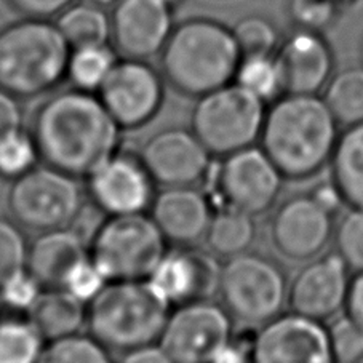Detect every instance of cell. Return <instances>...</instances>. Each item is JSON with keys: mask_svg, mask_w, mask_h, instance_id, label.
I'll return each instance as SVG.
<instances>
[{"mask_svg": "<svg viewBox=\"0 0 363 363\" xmlns=\"http://www.w3.org/2000/svg\"><path fill=\"white\" fill-rule=\"evenodd\" d=\"M121 130L98 95L74 89L40 104L30 133L45 165L86 178L117 154Z\"/></svg>", "mask_w": 363, "mask_h": 363, "instance_id": "cell-1", "label": "cell"}, {"mask_svg": "<svg viewBox=\"0 0 363 363\" xmlns=\"http://www.w3.org/2000/svg\"><path fill=\"white\" fill-rule=\"evenodd\" d=\"M337 127L322 96L284 95L267 106L259 147L285 179L304 181L330 164Z\"/></svg>", "mask_w": 363, "mask_h": 363, "instance_id": "cell-2", "label": "cell"}, {"mask_svg": "<svg viewBox=\"0 0 363 363\" xmlns=\"http://www.w3.org/2000/svg\"><path fill=\"white\" fill-rule=\"evenodd\" d=\"M160 60L168 85L200 98L234 82L242 53L233 28L215 18L194 16L173 28Z\"/></svg>", "mask_w": 363, "mask_h": 363, "instance_id": "cell-3", "label": "cell"}, {"mask_svg": "<svg viewBox=\"0 0 363 363\" xmlns=\"http://www.w3.org/2000/svg\"><path fill=\"white\" fill-rule=\"evenodd\" d=\"M71 47L56 23L23 18L0 29V86L16 98L45 95L66 79Z\"/></svg>", "mask_w": 363, "mask_h": 363, "instance_id": "cell-4", "label": "cell"}, {"mask_svg": "<svg viewBox=\"0 0 363 363\" xmlns=\"http://www.w3.org/2000/svg\"><path fill=\"white\" fill-rule=\"evenodd\" d=\"M172 306L147 280L109 281L86 306V327L108 349L159 342Z\"/></svg>", "mask_w": 363, "mask_h": 363, "instance_id": "cell-5", "label": "cell"}, {"mask_svg": "<svg viewBox=\"0 0 363 363\" xmlns=\"http://www.w3.org/2000/svg\"><path fill=\"white\" fill-rule=\"evenodd\" d=\"M168 240L147 213L109 216L89 243L91 261L109 281L147 280Z\"/></svg>", "mask_w": 363, "mask_h": 363, "instance_id": "cell-6", "label": "cell"}, {"mask_svg": "<svg viewBox=\"0 0 363 363\" xmlns=\"http://www.w3.org/2000/svg\"><path fill=\"white\" fill-rule=\"evenodd\" d=\"M267 104L235 82L197 99L191 130L211 155L234 154L259 141Z\"/></svg>", "mask_w": 363, "mask_h": 363, "instance_id": "cell-7", "label": "cell"}, {"mask_svg": "<svg viewBox=\"0 0 363 363\" xmlns=\"http://www.w3.org/2000/svg\"><path fill=\"white\" fill-rule=\"evenodd\" d=\"M218 295L234 320L261 327L286 304V275L269 256L245 252L221 266Z\"/></svg>", "mask_w": 363, "mask_h": 363, "instance_id": "cell-8", "label": "cell"}, {"mask_svg": "<svg viewBox=\"0 0 363 363\" xmlns=\"http://www.w3.org/2000/svg\"><path fill=\"white\" fill-rule=\"evenodd\" d=\"M7 205L18 226L47 233L71 226L84 199L77 178L50 165H37L11 181Z\"/></svg>", "mask_w": 363, "mask_h": 363, "instance_id": "cell-9", "label": "cell"}, {"mask_svg": "<svg viewBox=\"0 0 363 363\" xmlns=\"http://www.w3.org/2000/svg\"><path fill=\"white\" fill-rule=\"evenodd\" d=\"M234 318L210 299H199L170 311L159 344L174 363H211L234 337Z\"/></svg>", "mask_w": 363, "mask_h": 363, "instance_id": "cell-10", "label": "cell"}, {"mask_svg": "<svg viewBox=\"0 0 363 363\" xmlns=\"http://www.w3.org/2000/svg\"><path fill=\"white\" fill-rule=\"evenodd\" d=\"M284 179V174L259 146H250L224 155L216 173V189L223 206L256 218L277 202Z\"/></svg>", "mask_w": 363, "mask_h": 363, "instance_id": "cell-11", "label": "cell"}, {"mask_svg": "<svg viewBox=\"0 0 363 363\" xmlns=\"http://www.w3.org/2000/svg\"><path fill=\"white\" fill-rule=\"evenodd\" d=\"M98 98L122 130H136L157 116L165 98L160 74L146 60L122 58L106 79Z\"/></svg>", "mask_w": 363, "mask_h": 363, "instance_id": "cell-12", "label": "cell"}, {"mask_svg": "<svg viewBox=\"0 0 363 363\" xmlns=\"http://www.w3.org/2000/svg\"><path fill=\"white\" fill-rule=\"evenodd\" d=\"M250 363H337L323 322L280 314L261 325L252 340Z\"/></svg>", "mask_w": 363, "mask_h": 363, "instance_id": "cell-13", "label": "cell"}, {"mask_svg": "<svg viewBox=\"0 0 363 363\" xmlns=\"http://www.w3.org/2000/svg\"><path fill=\"white\" fill-rule=\"evenodd\" d=\"M333 218L311 194L286 199L274 211L269 224L272 247L290 261L314 259L333 239Z\"/></svg>", "mask_w": 363, "mask_h": 363, "instance_id": "cell-14", "label": "cell"}, {"mask_svg": "<svg viewBox=\"0 0 363 363\" xmlns=\"http://www.w3.org/2000/svg\"><path fill=\"white\" fill-rule=\"evenodd\" d=\"M140 159L155 184L179 187L208 177L211 154L192 130L167 128L149 138Z\"/></svg>", "mask_w": 363, "mask_h": 363, "instance_id": "cell-15", "label": "cell"}, {"mask_svg": "<svg viewBox=\"0 0 363 363\" xmlns=\"http://www.w3.org/2000/svg\"><path fill=\"white\" fill-rule=\"evenodd\" d=\"M154 187L140 157L118 152L86 177L90 200L108 216L146 213L155 197Z\"/></svg>", "mask_w": 363, "mask_h": 363, "instance_id": "cell-16", "label": "cell"}, {"mask_svg": "<svg viewBox=\"0 0 363 363\" xmlns=\"http://www.w3.org/2000/svg\"><path fill=\"white\" fill-rule=\"evenodd\" d=\"M173 28V10L164 0H118L112 7L111 42L122 58L159 55Z\"/></svg>", "mask_w": 363, "mask_h": 363, "instance_id": "cell-17", "label": "cell"}, {"mask_svg": "<svg viewBox=\"0 0 363 363\" xmlns=\"http://www.w3.org/2000/svg\"><path fill=\"white\" fill-rule=\"evenodd\" d=\"M349 272V266L336 252L308 261L288 285L290 311L318 322L336 317L344 311Z\"/></svg>", "mask_w": 363, "mask_h": 363, "instance_id": "cell-18", "label": "cell"}, {"mask_svg": "<svg viewBox=\"0 0 363 363\" xmlns=\"http://www.w3.org/2000/svg\"><path fill=\"white\" fill-rule=\"evenodd\" d=\"M285 95H320L335 74V52L323 33L295 28L275 52Z\"/></svg>", "mask_w": 363, "mask_h": 363, "instance_id": "cell-19", "label": "cell"}, {"mask_svg": "<svg viewBox=\"0 0 363 363\" xmlns=\"http://www.w3.org/2000/svg\"><path fill=\"white\" fill-rule=\"evenodd\" d=\"M221 266L211 252L181 247L167 252L147 281L170 306L218 295Z\"/></svg>", "mask_w": 363, "mask_h": 363, "instance_id": "cell-20", "label": "cell"}, {"mask_svg": "<svg viewBox=\"0 0 363 363\" xmlns=\"http://www.w3.org/2000/svg\"><path fill=\"white\" fill-rule=\"evenodd\" d=\"M149 211L165 239L179 247L205 239L213 218L210 200L194 186L164 187Z\"/></svg>", "mask_w": 363, "mask_h": 363, "instance_id": "cell-21", "label": "cell"}, {"mask_svg": "<svg viewBox=\"0 0 363 363\" xmlns=\"http://www.w3.org/2000/svg\"><path fill=\"white\" fill-rule=\"evenodd\" d=\"M89 256V243L76 229H53L40 233L30 243L26 269L43 288H56L74 266Z\"/></svg>", "mask_w": 363, "mask_h": 363, "instance_id": "cell-22", "label": "cell"}, {"mask_svg": "<svg viewBox=\"0 0 363 363\" xmlns=\"http://www.w3.org/2000/svg\"><path fill=\"white\" fill-rule=\"evenodd\" d=\"M30 323L45 341L77 335L86 325V304L65 288H43L28 312Z\"/></svg>", "mask_w": 363, "mask_h": 363, "instance_id": "cell-23", "label": "cell"}, {"mask_svg": "<svg viewBox=\"0 0 363 363\" xmlns=\"http://www.w3.org/2000/svg\"><path fill=\"white\" fill-rule=\"evenodd\" d=\"M328 165L344 205L363 210V123L344 128Z\"/></svg>", "mask_w": 363, "mask_h": 363, "instance_id": "cell-24", "label": "cell"}, {"mask_svg": "<svg viewBox=\"0 0 363 363\" xmlns=\"http://www.w3.org/2000/svg\"><path fill=\"white\" fill-rule=\"evenodd\" d=\"M55 23L71 50L108 45L111 42V15L99 5L85 0L69 5L56 16Z\"/></svg>", "mask_w": 363, "mask_h": 363, "instance_id": "cell-25", "label": "cell"}, {"mask_svg": "<svg viewBox=\"0 0 363 363\" xmlns=\"http://www.w3.org/2000/svg\"><path fill=\"white\" fill-rule=\"evenodd\" d=\"M255 239V216L229 208V206H223L218 213H213L211 223L205 235L210 252L226 259L248 252Z\"/></svg>", "mask_w": 363, "mask_h": 363, "instance_id": "cell-26", "label": "cell"}, {"mask_svg": "<svg viewBox=\"0 0 363 363\" xmlns=\"http://www.w3.org/2000/svg\"><path fill=\"white\" fill-rule=\"evenodd\" d=\"M322 99L341 127L363 123V66L335 72L322 90Z\"/></svg>", "mask_w": 363, "mask_h": 363, "instance_id": "cell-27", "label": "cell"}, {"mask_svg": "<svg viewBox=\"0 0 363 363\" xmlns=\"http://www.w3.org/2000/svg\"><path fill=\"white\" fill-rule=\"evenodd\" d=\"M114 47L96 45L71 50L66 77L76 90L98 93L117 62Z\"/></svg>", "mask_w": 363, "mask_h": 363, "instance_id": "cell-28", "label": "cell"}, {"mask_svg": "<svg viewBox=\"0 0 363 363\" xmlns=\"http://www.w3.org/2000/svg\"><path fill=\"white\" fill-rule=\"evenodd\" d=\"M234 82L267 106L285 95L284 79L275 53L242 56Z\"/></svg>", "mask_w": 363, "mask_h": 363, "instance_id": "cell-29", "label": "cell"}, {"mask_svg": "<svg viewBox=\"0 0 363 363\" xmlns=\"http://www.w3.org/2000/svg\"><path fill=\"white\" fill-rule=\"evenodd\" d=\"M45 340L29 318L0 320V363H37Z\"/></svg>", "mask_w": 363, "mask_h": 363, "instance_id": "cell-30", "label": "cell"}, {"mask_svg": "<svg viewBox=\"0 0 363 363\" xmlns=\"http://www.w3.org/2000/svg\"><path fill=\"white\" fill-rule=\"evenodd\" d=\"M37 363H114L109 349L91 335H71L48 341Z\"/></svg>", "mask_w": 363, "mask_h": 363, "instance_id": "cell-31", "label": "cell"}, {"mask_svg": "<svg viewBox=\"0 0 363 363\" xmlns=\"http://www.w3.org/2000/svg\"><path fill=\"white\" fill-rule=\"evenodd\" d=\"M40 155L33 133L18 128L0 136V178L15 181L37 167Z\"/></svg>", "mask_w": 363, "mask_h": 363, "instance_id": "cell-32", "label": "cell"}, {"mask_svg": "<svg viewBox=\"0 0 363 363\" xmlns=\"http://www.w3.org/2000/svg\"><path fill=\"white\" fill-rule=\"evenodd\" d=\"M233 33L242 56L272 55L277 52L281 40L277 24L259 13L240 18L233 26Z\"/></svg>", "mask_w": 363, "mask_h": 363, "instance_id": "cell-33", "label": "cell"}, {"mask_svg": "<svg viewBox=\"0 0 363 363\" xmlns=\"http://www.w3.org/2000/svg\"><path fill=\"white\" fill-rule=\"evenodd\" d=\"M344 9L340 0H288L286 13L295 28L325 33L335 26Z\"/></svg>", "mask_w": 363, "mask_h": 363, "instance_id": "cell-34", "label": "cell"}, {"mask_svg": "<svg viewBox=\"0 0 363 363\" xmlns=\"http://www.w3.org/2000/svg\"><path fill=\"white\" fill-rule=\"evenodd\" d=\"M335 252L341 256L350 271H363V210L350 208L335 226Z\"/></svg>", "mask_w": 363, "mask_h": 363, "instance_id": "cell-35", "label": "cell"}, {"mask_svg": "<svg viewBox=\"0 0 363 363\" xmlns=\"http://www.w3.org/2000/svg\"><path fill=\"white\" fill-rule=\"evenodd\" d=\"M29 245L18 224L0 218V285L28 264Z\"/></svg>", "mask_w": 363, "mask_h": 363, "instance_id": "cell-36", "label": "cell"}, {"mask_svg": "<svg viewBox=\"0 0 363 363\" xmlns=\"http://www.w3.org/2000/svg\"><path fill=\"white\" fill-rule=\"evenodd\" d=\"M327 328L337 363H357L363 359V328L359 323L346 314H337Z\"/></svg>", "mask_w": 363, "mask_h": 363, "instance_id": "cell-37", "label": "cell"}, {"mask_svg": "<svg viewBox=\"0 0 363 363\" xmlns=\"http://www.w3.org/2000/svg\"><path fill=\"white\" fill-rule=\"evenodd\" d=\"M42 290L43 286L39 280L28 269H23L0 285V304L15 312L28 314Z\"/></svg>", "mask_w": 363, "mask_h": 363, "instance_id": "cell-38", "label": "cell"}, {"mask_svg": "<svg viewBox=\"0 0 363 363\" xmlns=\"http://www.w3.org/2000/svg\"><path fill=\"white\" fill-rule=\"evenodd\" d=\"M108 284L109 280L89 256L72 267L61 288H65L72 296L89 306V303H91Z\"/></svg>", "mask_w": 363, "mask_h": 363, "instance_id": "cell-39", "label": "cell"}, {"mask_svg": "<svg viewBox=\"0 0 363 363\" xmlns=\"http://www.w3.org/2000/svg\"><path fill=\"white\" fill-rule=\"evenodd\" d=\"M76 0H7L10 9L24 18H40V20H50L58 16L62 10Z\"/></svg>", "mask_w": 363, "mask_h": 363, "instance_id": "cell-40", "label": "cell"}, {"mask_svg": "<svg viewBox=\"0 0 363 363\" xmlns=\"http://www.w3.org/2000/svg\"><path fill=\"white\" fill-rule=\"evenodd\" d=\"M15 95L0 86V136L10 133V131L23 128V114L20 103Z\"/></svg>", "mask_w": 363, "mask_h": 363, "instance_id": "cell-41", "label": "cell"}, {"mask_svg": "<svg viewBox=\"0 0 363 363\" xmlns=\"http://www.w3.org/2000/svg\"><path fill=\"white\" fill-rule=\"evenodd\" d=\"M344 314L363 328V271L355 272L354 277H350L346 303H344Z\"/></svg>", "mask_w": 363, "mask_h": 363, "instance_id": "cell-42", "label": "cell"}, {"mask_svg": "<svg viewBox=\"0 0 363 363\" xmlns=\"http://www.w3.org/2000/svg\"><path fill=\"white\" fill-rule=\"evenodd\" d=\"M118 363H174L172 357L165 352V349L159 342L146 344L130 350L125 354Z\"/></svg>", "mask_w": 363, "mask_h": 363, "instance_id": "cell-43", "label": "cell"}, {"mask_svg": "<svg viewBox=\"0 0 363 363\" xmlns=\"http://www.w3.org/2000/svg\"><path fill=\"white\" fill-rule=\"evenodd\" d=\"M311 196L314 197L317 202L323 206V208H327L331 215H336V213L341 210V206L344 205L341 194L337 192V189L331 181L315 187V191L311 192Z\"/></svg>", "mask_w": 363, "mask_h": 363, "instance_id": "cell-44", "label": "cell"}, {"mask_svg": "<svg viewBox=\"0 0 363 363\" xmlns=\"http://www.w3.org/2000/svg\"><path fill=\"white\" fill-rule=\"evenodd\" d=\"M250 349H252V341L245 347L240 342L230 340L220 352L216 354L211 363H250Z\"/></svg>", "mask_w": 363, "mask_h": 363, "instance_id": "cell-45", "label": "cell"}, {"mask_svg": "<svg viewBox=\"0 0 363 363\" xmlns=\"http://www.w3.org/2000/svg\"><path fill=\"white\" fill-rule=\"evenodd\" d=\"M85 2L99 5V7H103V9H108V7H114L118 0H85Z\"/></svg>", "mask_w": 363, "mask_h": 363, "instance_id": "cell-46", "label": "cell"}, {"mask_svg": "<svg viewBox=\"0 0 363 363\" xmlns=\"http://www.w3.org/2000/svg\"><path fill=\"white\" fill-rule=\"evenodd\" d=\"M164 2L174 11L178 7H181V4H183L184 0H164Z\"/></svg>", "mask_w": 363, "mask_h": 363, "instance_id": "cell-47", "label": "cell"}, {"mask_svg": "<svg viewBox=\"0 0 363 363\" xmlns=\"http://www.w3.org/2000/svg\"><path fill=\"white\" fill-rule=\"evenodd\" d=\"M340 2L344 5V7H349V5H352L357 0H340Z\"/></svg>", "mask_w": 363, "mask_h": 363, "instance_id": "cell-48", "label": "cell"}, {"mask_svg": "<svg viewBox=\"0 0 363 363\" xmlns=\"http://www.w3.org/2000/svg\"><path fill=\"white\" fill-rule=\"evenodd\" d=\"M362 58H363V43H362Z\"/></svg>", "mask_w": 363, "mask_h": 363, "instance_id": "cell-49", "label": "cell"}, {"mask_svg": "<svg viewBox=\"0 0 363 363\" xmlns=\"http://www.w3.org/2000/svg\"><path fill=\"white\" fill-rule=\"evenodd\" d=\"M357 363H363V359H362V360H359V362H357Z\"/></svg>", "mask_w": 363, "mask_h": 363, "instance_id": "cell-50", "label": "cell"}]
</instances>
